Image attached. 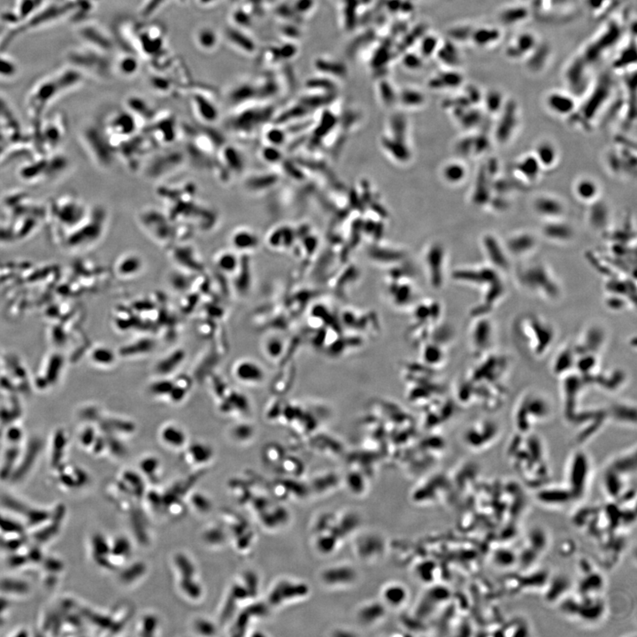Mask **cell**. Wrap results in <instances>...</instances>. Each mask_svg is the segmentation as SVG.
Wrapping results in <instances>:
<instances>
[{
  "instance_id": "obj_15",
  "label": "cell",
  "mask_w": 637,
  "mask_h": 637,
  "mask_svg": "<svg viewBox=\"0 0 637 637\" xmlns=\"http://www.w3.org/2000/svg\"><path fill=\"white\" fill-rule=\"evenodd\" d=\"M482 250L487 258L489 265L501 273L510 269V256L505 250V245L492 234H487L481 241Z\"/></svg>"
},
{
  "instance_id": "obj_2",
  "label": "cell",
  "mask_w": 637,
  "mask_h": 637,
  "mask_svg": "<svg viewBox=\"0 0 637 637\" xmlns=\"http://www.w3.org/2000/svg\"><path fill=\"white\" fill-rule=\"evenodd\" d=\"M503 273L487 266L462 268L456 269L452 274V278L461 284L472 286L479 289L480 299L472 307L471 316L492 315L506 296V286Z\"/></svg>"
},
{
  "instance_id": "obj_48",
  "label": "cell",
  "mask_w": 637,
  "mask_h": 637,
  "mask_svg": "<svg viewBox=\"0 0 637 637\" xmlns=\"http://www.w3.org/2000/svg\"><path fill=\"white\" fill-rule=\"evenodd\" d=\"M189 454L195 463H204L212 458V449L202 442H195L190 447Z\"/></svg>"
},
{
  "instance_id": "obj_11",
  "label": "cell",
  "mask_w": 637,
  "mask_h": 637,
  "mask_svg": "<svg viewBox=\"0 0 637 637\" xmlns=\"http://www.w3.org/2000/svg\"><path fill=\"white\" fill-rule=\"evenodd\" d=\"M609 340L608 330L603 324L591 322L582 328L574 343L576 356L602 355Z\"/></svg>"
},
{
  "instance_id": "obj_44",
  "label": "cell",
  "mask_w": 637,
  "mask_h": 637,
  "mask_svg": "<svg viewBox=\"0 0 637 637\" xmlns=\"http://www.w3.org/2000/svg\"><path fill=\"white\" fill-rule=\"evenodd\" d=\"M291 234V233H290ZM289 229L285 227L277 228L273 230L271 233L268 234L267 243L268 246L275 250H283L290 244L289 238L290 237Z\"/></svg>"
},
{
  "instance_id": "obj_49",
  "label": "cell",
  "mask_w": 637,
  "mask_h": 637,
  "mask_svg": "<svg viewBox=\"0 0 637 637\" xmlns=\"http://www.w3.org/2000/svg\"><path fill=\"white\" fill-rule=\"evenodd\" d=\"M503 99V97L497 91L490 92L484 98V104L488 113H490V115L500 114L505 105Z\"/></svg>"
},
{
  "instance_id": "obj_45",
  "label": "cell",
  "mask_w": 637,
  "mask_h": 637,
  "mask_svg": "<svg viewBox=\"0 0 637 637\" xmlns=\"http://www.w3.org/2000/svg\"><path fill=\"white\" fill-rule=\"evenodd\" d=\"M116 67L122 77H134L139 70V62L135 56L123 55L119 58Z\"/></svg>"
},
{
  "instance_id": "obj_31",
  "label": "cell",
  "mask_w": 637,
  "mask_h": 637,
  "mask_svg": "<svg viewBox=\"0 0 637 637\" xmlns=\"http://www.w3.org/2000/svg\"><path fill=\"white\" fill-rule=\"evenodd\" d=\"M611 212L608 205L605 201L597 199L590 203L588 209V220L593 230H604L609 224Z\"/></svg>"
},
{
  "instance_id": "obj_37",
  "label": "cell",
  "mask_w": 637,
  "mask_h": 637,
  "mask_svg": "<svg viewBox=\"0 0 637 637\" xmlns=\"http://www.w3.org/2000/svg\"><path fill=\"white\" fill-rule=\"evenodd\" d=\"M162 442L173 448H180L187 442V435L184 430L178 425L168 423L164 425L160 432Z\"/></svg>"
},
{
  "instance_id": "obj_25",
  "label": "cell",
  "mask_w": 637,
  "mask_h": 637,
  "mask_svg": "<svg viewBox=\"0 0 637 637\" xmlns=\"http://www.w3.org/2000/svg\"><path fill=\"white\" fill-rule=\"evenodd\" d=\"M533 209L537 215L547 220L561 219L566 212L564 203L552 195L538 196L533 202Z\"/></svg>"
},
{
  "instance_id": "obj_3",
  "label": "cell",
  "mask_w": 637,
  "mask_h": 637,
  "mask_svg": "<svg viewBox=\"0 0 637 637\" xmlns=\"http://www.w3.org/2000/svg\"><path fill=\"white\" fill-rule=\"evenodd\" d=\"M512 333L525 352L535 359L545 358L557 339V329L552 321L535 312L518 315L512 324Z\"/></svg>"
},
{
  "instance_id": "obj_42",
  "label": "cell",
  "mask_w": 637,
  "mask_h": 637,
  "mask_svg": "<svg viewBox=\"0 0 637 637\" xmlns=\"http://www.w3.org/2000/svg\"><path fill=\"white\" fill-rule=\"evenodd\" d=\"M215 264L219 270L232 275L240 268L241 258L237 256V251H223L216 256Z\"/></svg>"
},
{
  "instance_id": "obj_59",
  "label": "cell",
  "mask_w": 637,
  "mask_h": 637,
  "mask_svg": "<svg viewBox=\"0 0 637 637\" xmlns=\"http://www.w3.org/2000/svg\"><path fill=\"white\" fill-rule=\"evenodd\" d=\"M219 0H197V2L200 7H211L213 6L214 4L217 3Z\"/></svg>"
},
{
  "instance_id": "obj_33",
  "label": "cell",
  "mask_w": 637,
  "mask_h": 637,
  "mask_svg": "<svg viewBox=\"0 0 637 637\" xmlns=\"http://www.w3.org/2000/svg\"><path fill=\"white\" fill-rule=\"evenodd\" d=\"M535 154L543 169H550L557 164L558 160V151L552 142L549 140L540 141L535 148Z\"/></svg>"
},
{
  "instance_id": "obj_57",
  "label": "cell",
  "mask_w": 637,
  "mask_h": 637,
  "mask_svg": "<svg viewBox=\"0 0 637 637\" xmlns=\"http://www.w3.org/2000/svg\"><path fill=\"white\" fill-rule=\"evenodd\" d=\"M158 466H159L158 459L154 457H148L141 461V468L145 473H149V474H153L154 472L157 470Z\"/></svg>"
},
{
  "instance_id": "obj_16",
  "label": "cell",
  "mask_w": 637,
  "mask_h": 637,
  "mask_svg": "<svg viewBox=\"0 0 637 637\" xmlns=\"http://www.w3.org/2000/svg\"><path fill=\"white\" fill-rule=\"evenodd\" d=\"M627 382V374L622 368L599 370L590 381V385L606 393L614 394L622 390Z\"/></svg>"
},
{
  "instance_id": "obj_51",
  "label": "cell",
  "mask_w": 637,
  "mask_h": 637,
  "mask_svg": "<svg viewBox=\"0 0 637 637\" xmlns=\"http://www.w3.org/2000/svg\"><path fill=\"white\" fill-rule=\"evenodd\" d=\"M127 105L129 106V111L132 113L135 116L140 115L143 117H147L150 115L151 109L149 107L150 105L147 104V102L143 98H138V97L129 98L127 100Z\"/></svg>"
},
{
  "instance_id": "obj_19",
  "label": "cell",
  "mask_w": 637,
  "mask_h": 637,
  "mask_svg": "<svg viewBox=\"0 0 637 637\" xmlns=\"http://www.w3.org/2000/svg\"><path fill=\"white\" fill-rule=\"evenodd\" d=\"M607 409L609 422L627 428H636V404L630 400L615 401Z\"/></svg>"
},
{
  "instance_id": "obj_41",
  "label": "cell",
  "mask_w": 637,
  "mask_h": 637,
  "mask_svg": "<svg viewBox=\"0 0 637 637\" xmlns=\"http://www.w3.org/2000/svg\"><path fill=\"white\" fill-rule=\"evenodd\" d=\"M143 258L136 252L128 253L120 258L118 266V272L120 275L125 277H133L139 275L143 269Z\"/></svg>"
},
{
  "instance_id": "obj_30",
  "label": "cell",
  "mask_w": 637,
  "mask_h": 637,
  "mask_svg": "<svg viewBox=\"0 0 637 637\" xmlns=\"http://www.w3.org/2000/svg\"><path fill=\"white\" fill-rule=\"evenodd\" d=\"M259 237L253 230L248 228H238L230 237V244L234 251L246 253L255 251L259 246Z\"/></svg>"
},
{
  "instance_id": "obj_9",
  "label": "cell",
  "mask_w": 637,
  "mask_h": 637,
  "mask_svg": "<svg viewBox=\"0 0 637 637\" xmlns=\"http://www.w3.org/2000/svg\"><path fill=\"white\" fill-rule=\"evenodd\" d=\"M608 422L609 417L607 409L594 407L588 409L581 408L570 423L575 425L577 428L576 441L580 444H583L602 431L603 428Z\"/></svg>"
},
{
  "instance_id": "obj_52",
  "label": "cell",
  "mask_w": 637,
  "mask_h": 637,
  "mask_svg": "<svg viewBox=\"0 0 637 637\" xmlns=\"http://www.w3.org/2000/svg\"><path fill=\"white\" fill-rule=\"evenodd\" d=\"M283 352V343L280 338H271L265 343V352L271 359H276Z\"/></svg>"
},
{
  "instance_id": "obj_55",
  "label": "cell",
  "mask_w": 637,
  "mask_h": 637,
  "mask_svg": "<svg viewBox=\"0 0 637 637\" xmlns=\"http://www.w3.org/2000/svg\"><path fill=\"white\" fill-rule=\"evenodd\" d=\"M16 73V66L14 63L8 59H5L0 56V76L1 77H12Z\"/></svg>"
},
{
  "instance_id": "obj_53",
  "label": "cell",
  "mask_w": 637,
  "mask_h": 637,
  "mask_svg": "<svg viewBox=\"0 0 637 637\" xmlns=\"http://www.w3.org/2000/svg\"><path fill=\"white\" fill-rule=\"evenodd\" d=\"M232 19L236 22L235 27L242 28V29H244V28L248 27L249 24H250V22H251V19H250V16H249L247 12L241 10V9L240 10H237L234 12L233 14H232Z\"/></svg>"
},
{
  "instance_id": "obj_4",
  "label": "cell",
  "mask_w": 637,
  "mask_h": 637,
  "mask_svg": "<svg viewBox=\"0 0 637 637\" xmlns=\"http://www.w3.org/2000/svg\"><path fill=\"white\" fill-rule=\"evenodd\" d=\"M516 284L519 289L548 304H557L562 299L563 289L558 279L548 266L534 261L516 269Z\"/></svg>"
},
{
  "instance_id": "obj_35",
  "label": "cell",
  "mask_w": 637,
  "mask_h": 637,
  "mask_svg": "<svg viewBox=\"0 0 637 637\" xmlns=\"http://www.w3.org/2000/svg\"><path fill=\"white\" fill-rule=\"evenodd\" d=\"M574 191L575 196L582 202L590 204L599 199L600 187L597 181L593 178H580L575 182Z\"/></svg>"
},
{
  "instance_id": "obj_20",
  "label": "cell",
  "mask_w": 637,
  "mask_h": 637,
  "mask_svg": "<svg viewBox=\"0 0 637 637\" xmlns=\"http://www.w3.org/2000/svg\"><path fill=\"white\" fill-rule=\"evenodd\" d=\"M491 141L485 134H469L464 136L457 143L458 154L467 158L480 157L490 150Z\"/></svg>"
},
{
  "instance_id": "obj_40",
  "label": "cell",
  "mask_w": 637,
  "mask_h": 637,
  "mask_svg": "<svg viewBox=\"0 0 637 637\" xmlns=\"http://www.w3.org/2000/svg\"><path fill=\"white\" fill-rule=\"evenodd\" d=\"M308 587L305 584H293L283 582L275 588L272 595V601L275 605L282 603V600L292 599L305 595L307 593Z\"/></svg>"
},
{
  "instance_id": "obj_13",
  "label": "cell",
  "mask_w": 637,
  "mask_h": 637,
  "mask_svg": "<svg viewBox=\"0 0 637 637\" xmlns=\"http://www.w3.org/2000/svg\"><path fill=\"white\" fill-rule=\"evenodd\" d=\"M140 224L148 235L161 244H167L172 239L173 229L171 228L170 219L163 213L155 210H146L141 212Z\"/></svg>"
},
{
  "instance_id": "obj_5",
  "label": "cell",
  "mask_w": 637,
  "mask_h": 637,
  "mask_svg": "<svg viewBox=\"0 0 637 637\" xmlns=\"http://www.w3.org/2000/svg\"><path fill=\"white\" fill-rule=\"evenodd\" d=\"M552 414L553 406L550 397L538 390H526L513 408L512 422L515 432L528 434L534 431L536 425L548 422Z\"/></svg>"
},
{
  "instance_id": "obj_14",
  "label": "cell",
  "mask_w": 637,
  "mask_h": 637,
  "mask_svg": "<svg viewBox=\"0 0 637 637\" xmlns=\"http://www.w3.org/2000/svg\"><path fill=\"white\" fill-rule=\"evenodd\" d=\"M518 114V108L513 103H507L503 108L493 133L495 142L499 145L508 144L515 136L519 127Z\"/></svg>"
},
{
  "instance_id": "obj_22",
  "label": "cell",
  "mask_w": 637,
  "mask_h": 637,
  "mask_svg": "<svg viewBox=\"0 0 637 637\" xmlns=\"http://www.w3.org/2000/svg\"><path fill=\"white\" fill-rule=\"evenodd\" d=\"M536 498L541 505L552 508L564 507L570 502L575 500L571 491L567 486H549L539 489V491L537 490L536 491Z\"/></svg>"
},
{
  "instance_id": "obj_7",
  "label": "cell",
  "mask_w": 637,
  "mask_h": 637,
  "mask_svg": "<svg viewBox=\"0 0 637 637\" xmlns=\"http://www.w3.org/2000/svg\"><path fill=\"white\" fill-rule=\"evenodd\" d=\"M501 435V427L496 420L481 418L474 421L464 430L462 440L468 449L482 452L490 449Z\"/></svg>"
},
{
  "instance_id": "obj_17",
  "label": "cell",
  "mask_w": 637,
  "mask_h": 637,
  "mask_svg": "<svg viewBox=\"0 0 637 637\" xmlns=\"http://www.w3.org/2000/svg\"><path fill=\"white\" fill-rule=\"evenodd\" d=\"M504 245L510 258H524L536 250L537 239L529 231H519L508 237Z\"/></svg>"
},
{
  "instance_id": "obj_43",
  "label": "cell",
  "mask_w": 637,
  "mask_h": 637,
  "mask_svg": "<svg viewBox=\"0 0 637 637\" xmlns=\"http://www.w3.org/2000/svg\"><path fill=\"white\" fill-rule=\"evenodd\" d=\"M257 89L254 85L249 83H240L234 86L230 92V100L237 105L244 104L257 94Z\"/></svg>"
},
{
  "instance_id": "obj_56",
  "label": "cell",
  "mask_w": 637,
  "mask_h": 637,
  "mask_svg": "<svg viewBox=\"0 0 637 637\" xmlns=\"http://www.w3.org/2000/svg\"><path fill=\"white\" fill-rule=\"evenodd\" d=\"M233 434L235 437H237L238 440H246L245 438L251 437L253 434V431L250 426L241 425L234 429Z\"/></svg>"
},
{
  "instance_id": "obj_21",
  "label": "cell",
  "mask_w": 637,
  "mask_h": 637,
  "mask_svg": "<svg viewBox=\"0 0 637 637\" xmlns=\"http://www.w3.org/2000/svg\"><path fill=\"white\" fill-rule=\"evenodd\" d=\"M268 111L260 108H247L233 118L231 121V129L237 132L251 133L259 128L267 118Z\"/></svg>"
},
{
  "instance_id": "obj_50",
  "label": "cell",
  "mask_w": 637,
  "mask_h": 637,
  "mask_svg": "<svg viewBox=\"0 0 637 637\" xmlns=\"http://www.w3.org/2000/svg\"><path fill=\"white\" fill-rule=\"evenodd\" d=\"M384 598L391 606H399L406 597V592L401 586H390L384 590Z\"/></svg>"
},
{
  "instance_id": "obj_58",
  "label": "cell",
  "mask_w": 637,
  "mask_h": 637,
  "mask_svg": "<svg viewBox=\"0 0 637 637\" xmlns=\"http://www.w3.org/2000/svg\"><path fill=\"white\" fill-rule=\"evenodd\" d=\"M261 156L268 162H275L280 159V154L277 151V148L275 149V147H268L264 149L262 151Z\"/></svg>"
},
{
  "instance_id": "obj_8",
  "label": "cell",
  "mask_w": 637,
  "mask_h": 637,
  "mask_svg": "<svg viewBox=\"0 0 637 637\" xmlns=\"http://www.w3.org/2000/svg\"><path fill=\"white\" fill-rule=\"evenodd\" d=\"M591 474V461L584 449H577L569 457L567 467V487L575 499L584 497Z\"/></svg>"
},
{
  "instance_id": "obj_32",
  "label": "cell",
  "mask_w": 637,
  "mask_h": 637,
  "mask_svg": "<svg viewBox=\"0 0 637 637\" xmlns=\"http://www.w3.org/2000/svg\"><path fill=\"white\" fill-rule=\"evenodd\" d=\"M225 38L235 49L244 54H251L256 51V44L242 28L231 27L226 29Z\"/></svg>"
},
{
  "instance_id": "obj_1",
  "label": "cell",
  "mask_w": 637,
  "mask_h": 637,
  "mask_svg": "<svg viewBox=\"0 0 637 637\" xmlns=\"http://www.w3.org/2000/svg\"><path fill=\"white\" fill-rule=\"evenodd\" d=\"M511 359L498 351L476 358V362L460 380L469 396L470 405L480 404L488 410L501 407L508 395L505 384Z\"/></svg>"
},
{
  "instance_id": "obj_23",
  "label": "cell",
  "mask_w": 637,
  "mask_h": 637,
  "mask_svg": "<svg viewBox=\"0 0 637 637\" xmlns=\"http://www.w3.org/2000/svg\"><path fill=\"white\" fill-rule=\"evenodd\" d=\"M543 168L537 160L535 154L523 155L516 161L513 166V171L519 181L524 184H534L539 180Z\"/></svg>"
},
{
  "instance_id": "obj_28",
  "label": "cell",
  "mask_w": 637,
  "mask_h": 637,
  "mask_svg": "<svg viewBox=\"0 0 637 637\" xmlns=\"http://www.w3.org/2000/svg\"><path fill=\"white\" fill-rule=\"evenodd\" d=\"M493 196L492 178L489 175L483 166L479 171L477 178L474 183L471 200L474 206L485 207L490 206Z\"/></svg>"
},
{
  "instance_id": "obj_29",
  "label": "cell",
  "mask_w": 637,
  "mask_h": 637,
  "mask_svg": "<svg viewBox=\"0 0 637 637\" xmlns=\"http://www.w3.org/2000/svg\"><path fill=\"white\" fill-rule=\"evenodd\" d=\"M542 235L550 242L568 243L575 237V230L561 219H548L542 228Z\"/></svg>"
},
{
  "instance_id": "obj_18",
  "label": "cell",
  "mask_w": 637,
  "mask_h": 637,
  "mask_svg": "<svg viewBox=\"0 0 637 637\" xmlns=\"http://www.w3.org/2000/svg\"><path fill=\"white\" fill-rule=\"evenodd\" d=\"M442 317V306L438 301L428 300L419 304L415 307L414 320L415 323L421 324L422 330L432 331L440 323Z\"/></svg>"
},
{
  "instance_id": "obj_46",
  "label": "cell",
  "mask_w": 637,
  "mask_h": 637,
  "mask_svg": "<svg viewBox=\"0 0 637 637\" xmlns=\"http://www.w3.org/2000/svg\"><path fill=\"white\" fill-rule=\"evenodd\" d=\"M223 162L226 164L230 169H234V172L237 174L243 171L244 167V161L243 155L236 149L228 147L222 154Z\"/></svg>"
},
{
  "instance_id": "obj_27",
  "label": "cell",
  "mask_w": 637,
  "mask_h": 637,
  "mask_svg": "<svg viewBox=\"0 0 637 637\" xmlns=\"http://www.w3.org/2000/svg\"><path fill=\"white\" fill-rule=\"evenodd\" d=\"M545 105L550 113L560 117L574 115L576 110L575 97L571 93L568 94L562 91H553L548 95Z\"/></svg>"
},
{
  "instance_id": "obj_10",
  "label": "cell",
  "mask_w": 637,
  "mask_h": 637,
  "mask_svg": "<svg viewBox=\"0 0 637 637\" xmlns=\"http://www.w3.org/2000/svg\"><path fill=\"white\" fill-rule=\"evenodd\" d=\"M562 411L567 422H572L575 415L581 409V399L584 391L590 386L588 381L576 372H573L560 378Z\"/></svg>"
},
{
  "instance_id": "obj_34",
  "label": "cell",
  "mask_w": 637,
  "mask_h": 637,
  "mask_svg": "<svg viewBox=\"0 0 637 637\" xmlns=\"http://www.w3.org/2000/svg\"><path fill=\"white\" fill-rule=\"evenodd\" d=\"M110 127V129L118 134V136H131L136 131L135 115L129 111L117 113L111 119Z\"/></svg>"
},
{
  "instance_id": "obj_36",
  "label": "cell",
  "mask_w": 637,
  "mask_h": 637,
  "mask_svg": "<svg viewBox=\"0 0 637 637\" xmlns=\"http://www.w3.org/2000/svg\"><path fill=\"white\" fill-rule=\"evenodd\" d=\"M468 169L467 166L459 160L449 161L443 165L441 174L447 184L460 185L467 179Z\"/></svg>"
},
{
  "instance_id": "obj_6",
  "label": "cell",
  "mask_w": 637,
  "mask_h": 637,
  "mask_svg": "<svg viewBox=\"0 0 637 637\" xmlns=\"http://www.w3.org/2000/svg\"><path fill=\"white\" fill-rule=\"evenodd\" d=\"M468 340L475 359L495 351L497 326L491 315L471 316Z\"/></svg>"
},
{
  "instance_id": "obj_12",
  "label": "cell",
  "mask_w": 637,
  "mask_h": 637,
  "mask_svg": "<svg viewBox=\"0 0 637 637\" xmlns=\"http://www.w3.org/2000/svg\"><path fill=\"white\" fill-rule=\"evenodd\" d=\"M424 264L431 288L436 290L442 289L446 279V253L442 244H431L426 252Z\"/></svg>"
},
{
  "instance_id": "obj_47",
  "label": "cell",
  "mask_w": 637,
  "mask_h": 637,
  "mask_svg": "<svg viewBox=\"0 0 637 637\" xmlns=\"http://www.w3.org/2000/svg\"><path fill=\"white\" fill-rule=\"evenodd\" d=\"M397 101L400 102L405 107H418L419 105H423L424 96L421 91L406 89L398 94Z\"/></svg>"
},
{
  "instance_id": "obj_24",
  "label": "cell",
  "mask_w": 637,
  "mask_h": 637,
  "mask_svg": "<svg viewBox=\"0 0 637 637\" xmlns=\"http://www.w3.org/2000/svg\"><path fill=\"white\" fill-rule=\"evenodd\" d=\"M576 353L572 344L563 345L553 357L550 368L554 376L560 379L571 372H575Z\"/></svg>"
},
{
  "instance_id": "obj_38",
  "label": "cell",
  "mask_w": 637,
  "mask_h": 637,
  "mask_svg": "<svg viewBox=\"0 0 637 637\" xmlns=\"http://www.w3.org/2000/svg\"><path fill=\"white\" fill-rule=\"evenodd\" d=\"M194 40L199 49L204 52H212L219 45V35L212 27L202 26L196 30Z\"/></svg>"
},
{
  "instance_id": "obj_39",
  "label": "cell",
  "mask_w": 637,
  "mask_h": 637,
  "mask_svg": "<svg viewBox=\"0 0 637 637\" xmlns=\"http://www.w3.org/2000/svg\"><path fill=\"white\" fill-rule=\"evenodd\" d=\"M192 104L194 105L193 107L196 114L204 122H213L218 118L219 111L216 105L205 96L199 93L194 95L192 98Z\"/></svg>"
},
{
  "instance_id": "obj_26",
  "label": "cell",
  "mask_w": 637,
  "mask_h": 637,
  "mask_svg": "<svg viewBox=\"0 0 637 637\" xmlns=\"http://www.w3.org/2000/svg\"><path fill=\"white\" fill-rule=\"evenodd\" d=\"M234 376L239 382L255 385L265 379V371L258 362L252 359H242L235 365Z\"/></svg>"
},
{
  "instance_id": "obj_54",
  "label": "cell",
  "mask_w": 637,
  "mask_h": 637,
  "mask_svg": "<svg viewBox=\"0 0 637 637\" xmlns=\"http://www.w3.org/2000/svg\"><path fill=\"white\" fill-rule=\"evenodd\" d=\"M266 139L272 145H279L284 141V133L279 129H268L266 133Z\"/></svg>"
}]
</instances>
